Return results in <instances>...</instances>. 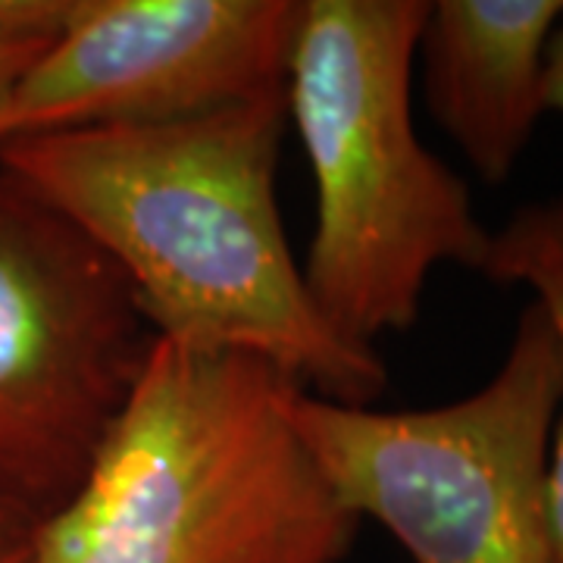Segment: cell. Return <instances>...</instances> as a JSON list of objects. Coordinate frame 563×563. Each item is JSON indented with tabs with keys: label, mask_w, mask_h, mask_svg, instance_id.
Masks as SVG:
<instances>
[{
	"label": "cell",
	"mask_w": 563,
	"mask_h": 563,
	"mask_svg": "<svg viewBox=\"0 0 563 563\" xmlns=\"http://www.w3.org/2000/svg\"><path fill=\"white\" fill-rule=\"evenodd\" d=\"M32 529H35V526L29 523L20 510H13L10 504L0 501V551H7V548H16V544H22V542H29Z\"/></svg>",
	"instance_id": "obj_11"
},
{
	"label": "cell",
	"mask_w": 563,
	"mask_h": 563,
	"mask_svg": "<svg viewBox=\"0 0 563 563\" xmlns=\"http://www.w3.org/2000/svg\"><path fill=\"white\" fill-rule=\"evenodd\" d=\"M285 129L279 88L188 120L20 132L0 169L120 266L154 339L261 357L307 395L373 407L379 351L325 325L285 235Z\"/></svg>",
	"instance_id": "obj_1"
},
{
	"label": "cell",
	"mask_w": 563,
	"mask_h": 563,
	"mask_svg": "<svg viewBox=\"0 0 563 563\" xmlns=\"http://www.w3.org/2000/svg\"><path fill=\"white\" fill-rule=\"evenodd\" d=\"M32 539V536H29ZM0 563H32L29 561V542L16 544V548H7L0 551Z\"/></svg>",
	"instance_id": "obj_12"
},
{
	"label": "cell",
	"mask_w": 563,
	"mask_h": 563,
	"mask_svg": "<svg viewBox=\"0 0 563 563\" xmlns=\"http://www.w3.org/2000/svg\"><path fill=\"white\" fill-rule=\"evenodd\" d=\"M66 13L69 0H0V139L16 85L60 35Z\"/></svg>",
	"instance_id": "obj_9"
},
{
	"label": "cell",
	"mask_w": 563,
	"mask_h": 563,
	"mask_svg": "<svg viewBox=\"0 0 563 563\" xmlns=\"http://www.w3.org/2000/svg\"><path fill=\"white\" fill-rule=\"evenodd\" d=\"M429 0H303L285 107L317 185L303 285L329 329L376 347L420 320L439 266L483 273L466 181L422 144L413 66Z\"/></svg>",
	"instance_id": "obj_3"
},
{
	"label": "cell",
	"mask_w": 563,
	"mask_h": 563,
	"mask_svg": "<svg viewBox=\"0 0 563 563\" xmlns=\"http://www.w3.org/2000/svg\"><path fill=\"white\" fill-rule=\"evenodd\" d=\"M548 113H563V16L548 44Z\"/></svg>",
	"instance_id": "obj_10"
},
{
	"label": "cell",
	"mask_w": 563,
	"mask_h": 563,
	"mask_svg": "<svg viewBox=\"0 0 563 563\" xmlns=\"http://www.w3.org/2000/svg\"><path fill=\"white\" fill-rule=\"evenodd\" d=\"M301 385L247 354L154 339L32 563H342L361 520L301 439Z\"/></svg>",
	"instance_id": "obj_2"
},
{
	"label": "cell",
	"mask_w": 563,
	"mask_h": 563,
	"mask_svg": "<svg viewBox=\"0 0 563 563\" xmlns=\"http://www.w3.org/2000/svg\"><path fill=\"white\" fill-rule=\"evenodd\" d=\"M151 344L120 266L0 169V501L38 526L73 498Z\"/></svg>",
	"instance_id": "obj_5"
},
{
	"label": "cell",
	"mask_w": 563,
	"mask_h": 563,
	"mask_svg": "<svg viewBox=\"0 0 563 563\" xmlns=\"http://www.w3.org/2000/svg\"><path fill=\"white\" fill-rule=\"evenodd\" d=\"M483 276L498 285L529 288L532 301L548 313L558 335L561 401L551 432L548 501H551V523L563 558V191L517 207L501 229H492Z\"/></svg>",
	"instance_id": "obj_8"
},
{
	"label": "cell",
	"mask_w": 563,
	"mask_h": 563,
	"mask_svg": "<svg viewBox=\"0 0 563 563\" xmlns=\"http://www.w3.org/2000/svg\"><path fill=\"white\" fill-rule=\"evenodd\" d=\"M563 0H429L422 98L485 185L517 173L548 113V44Z\"/></svg>",
	"instance_id": "obj_7"
},
{
	"label": "cell",
	"mask_w": 563,
	"mask_h": 563,
	"mask_svg": "<svg viewBox=\"0 0 563 563\" xmlns=\"http://www.w3.org/2000/svg\"><path fill=\"white\" fill-rule=\"evenodd\" d=\"M558 401V335L529 301L495 376L461 401L376 410L301 391L295 422L344 507L413 563H563L548 501Z\"/></svg>",
	"instance_id": "obj_4"
},
{
	"label": "cell",
	"mask_w": 563,
	"mask_h": 563,
	"mask_svg": "<svg viewBox=\"0 0 563 563\" xmlns=\"http://www.w3.org/2000/svg\"><path fill=\"white\" fill-rule=\"evenodd\" d=\"M303 0H69L3 139L188 120L285 88ZM0 139V141H3Z\"/></svg>",
	"instance_id": "obj_6"
}]
</instances>
